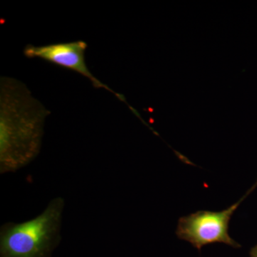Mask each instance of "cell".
Masks as SVG:
<instances>
[{"label": "cell", "mask_w": 257, "mask_h": 257, "mask_svg": "<svg viewBox=\"0 0 257 257\" xmlns=\"http://www.w3.org/2000/svg\"><path fill=\"white\" fill-rule=\"evenodd\" d=\"M50 113L26 84L1 77L0 173L16 172L38 156L45 120Z\"/></svg>", "instance_id": "obj_1"}, {"label": "cell", "mask_w": 257, "mask_h": 257, "mask_svg": "<svg viewBox=\"0 0 257 257\" xmlns=\"http://www.w3.org/2000/svg\"><path fill=\"white\" fill-rule=\"evenodd\" d=\"M64 200L52 199L45 211L23 223L0 229V257H51L61 241Z\"/></svg>", "instance_id": "obj_2"}, {"label": "cell", "mask_w": 257, "mask_h": 257, "mask_svg": "<svg viewBox=\"0 0 257 257\" xmlns=\"http://www.w3.org/2000/svg\"><path fill=\"white\" fill-rule=\"evenodd\" d=\"M256 186L257 182L239 202L224 211H199L180 218L176 231L177 236L192 243L199 250L204 245L214 242L226 243L235 248L240 247L239 243L231 239L228 233L230 219L240 203Z\"/></svg>", "instance_id": "obj_3"}, {"label": "cell", "mask_w": 257, "mask_h": 257, "mask_svg": "<svg viewBox=\"0 0 257 257\" xmlns=\"http://www.w3.org/2000/svg\"><path fill=\"white\" fill-rule=\"evenodd\" d=\"M87 44L82 40L50 44L42 46L28 45L24 50V55L28 58H40L59 67L70 69L89 79L96 89H104L109 91L124 101L127 105L126 98L123 94L113 91L106 84L101 82L91 72L86 63L85 52Z\"/></svg>", "instance_id": "obj_4"}, {"label": "cell", "mask_w": 257, "mask_h": 257, "mask_svg": "<svg viewBox=\"0 0 257 257\" xmlns=\"http://www.w3.org/2000/svg\"><path fill=\"white\" fill-rule=\"evenodd\" d=\"M250 257H257V245L251 248L250 251Z\"/></svg>", "instance_id": "obj_5"}]
</instances>
